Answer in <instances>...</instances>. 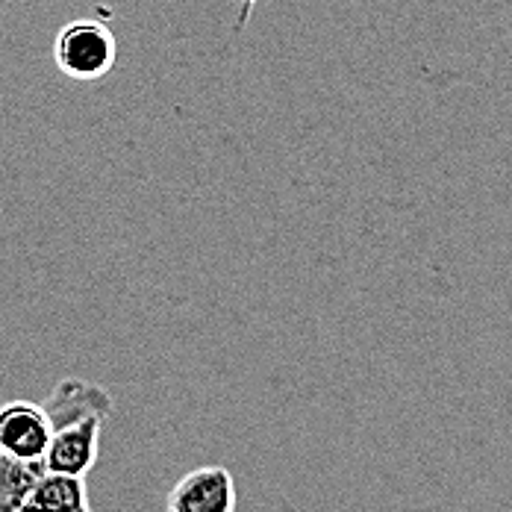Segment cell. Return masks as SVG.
<instances>
[{
  "label": "cell",
  "mask_w": 512,
  "mask_h": 512,
  "mask_svg": "<svg viewBox=\"0 0 512 512\" xmlns=\"http://www.w3.org/2000/svg\"><path fill=\"white\" fill-rule=\"evenodd\" d=\"M42 404L53 424L45 468L56 474L86 477L101 457V427L115 410L112 395L101 383L65 377Z\"/></svg>",
  "instance_id": "1"
},
{
  "label": "cell",
  "mask_w": 512,
  "mask_h": 512,
  "mask_svg": "<svg viewBox=\"0 0 512 512\" xmlns=\"http://www.w3.org/2000/svg\"><path fill=\"white\" fill-rule=\"evenodd\" d=\"M118 59L115 33L98 18L68 21L53 42V62L68 80L95 83L103 80Z\"/></svg>",
  "instance_id": "2"
},
{
  "label": "cell",
  "mask_w": 512,
  "mask_h": 512,
  "mask_svg": "<svg viewBox=\"0 0 512 512\" xmlns=\"http://www.w3.org/2000/svg\"><path fill=\"white\" fill-rule=\"evenodd\" d=\"M51 433L53 424L45 404H33V401L0 404V454L3 457L45 462Z\"/></svg>",
  "instance_id": "3"
},
{
  "label": "cell",
  "mask_w": 512,
  "mask_h": 512,
  "mask_svg": "<svg viewBox=\"0 0 512 512\" xmlns=\"http://www.w3.org/2000/svg\"><path fill=\"white\" fill-rule=\"evenodd\" d=\"M236 507V480L224 465H201L186 471L165 498V512H236Z\"/></svg>",
  "instance_id": "4"
},
{
  "label": "cell",
  "mask_w": 512,
  "mask_h": 512,
  "mask_svg": "<svg viewBox=\"0 0 512 512\" xmlns=\"http://www.w3.org/2000/svg\"><path fill=\"white\" fill-rule=\"evenodd\" d=\"M18 512H92L86 480L74 474L48 471L27 492Z\"/></svg>",
  "instance_id": "5"
},
{
  "label": "cell",
  "mask_w": 512,
  "mask_h": 512,
  "mask_svg": "<svg viewBox=\"0 0 512 512\" xmlns=\"http://www.w3.org/2000/svg\"><path fill=\"white\" fill-rule=\"evenodd\" d=\"M42 474H48L42 460H9V457L0 454V512H18V507L27 498V492L36 486V480Z\"/></svg>",
  "instance_id": "6"
},
{
  "label": "cell",
  "mask_w": 512,
  "mask_h": 512,
  "mask_svg": "<svg viewBox=\"0 0 512 512\" xmlns=\"http://www.w3.org/2000/svg\"><path fill=\"white\" fill-rule=\"evenodd\" d=\"M239 6H242V18H239V27H248V21H251V15H254V9L259 3H265V0H236Z\"/></svg>",
  "instance_id": "7"
}]
</instances>
